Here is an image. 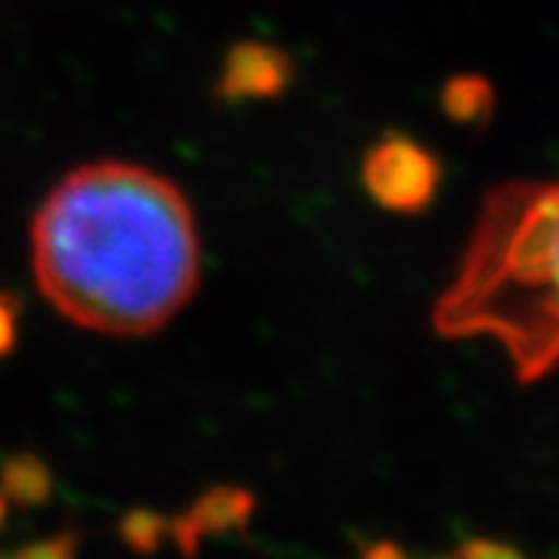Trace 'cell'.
Here are the masks:
<instances>
[{
    "mask_svg": "<svg viewBox=\"0 0 559 559\" xmlns=\"http://www.w3.org/2000/svg\"><path fill=\"white\" fill-rule=\"evenodd\" d=\"M32 264L62 318L106 336H146L193 299L200 230L175 180L134 162H91L47 193Z\"/></svg>",
    "mask_w": 559,
    "mask_h": 559,
    "instance_id": "6da1fadb",
    "label": "cell"
},
{
    "mask_svg": "<svg viewBox=\"0 0 559 559\" xmlns=\"http://www.w3.org/2000/svg\"><path fill=\"white\" fill-rule=\"evenodd\" d=\"M448 340H491L520 380L559 367V183L513 180L481 205L454 283L436 305Z\"/></svg>",
    "mask_w": 559,
    "mask_h": 559,
    "instance_id": "7a4b0ae2",
    "label": "cell"
},
{
    "mask_svg": "<svg viewBox=\"0 0 559 559\" xmlns=\"http://www.w3.org/2000/svg\"><path fill=\"white\" fill-rule=\"evenodd\" d=\"M364 187L389 212H419L436 200L441 168L439 159L404 134H385L373 143L360 165Z\"/></svg>",
    "mask_w": 559,
    "mask_h": 559,
    "instance_id": "3957f363",
    "label": "cell"
},
{
    "mask_svg": "<svg viewBox=\"0 0 559 559\" xmlns=\"http://www.w3.org/2000/svg\"><path fill=\"white\" fill-rule=\"evenodd\" d=\"M289 75H293V66L280 47L246 40L224 57L218 97L221 100H267L286 91Z\"/></svg>",
    "mask_w": 559,
    "mask_h": 559,
    "instance_id": "277c9868",
    "label": "cell"
},
{
    "mask_svg": "<svg viewBox=\"0 0 559 559\" xmlns=\"http://www.w3.org/2000/svg\"><path fill=\"white\" fill-rule=\"evenodd\" d=\"M488 106H491V94L481 79H457L444 91V109L451 112V119L479 121L485 119Z\"/></svg>",
    "mask_w": 559,
    "mask_h": 559,
    "instance_id": "5b68a950",
    "label": "cell"
},
{
    "mask_svg": "<svg viewBox=\"0 0 559 559\" xmlns=\"http://www.w3.org/2000/svg\"><path fill=\"white\" fill-rule=\"evenodd\" d=\"M457 559H528L522 550L510 547V544H500V540H488V538H476L466 540L460 547Z\"/></svg>",
    "mask_w": 559,
    "mask_h": 559,
    "instance_id": "8992f818",
    "label": "cell"
},
{
    "mask_svg": "<svg viewBox=\"0 0 559 559\" xmlns=\"http://www.w3.org/2000/svg\"><path fill=\"white\" fill-rule=\"evenodd\" d=\"M20 336V320H16V305L10 301V296L0 293V358L13 352Z\"/></svg>",
    "mask_w": 559,
    "mask_h": 559,
    "instance_id": "52a82bcc",
    "label": "cell"
},
{
    "mask_svg": "<svg viewBox=\"0 0 559 559\" xmlns=\"http://www.w3.org/2000/svg\"><path fill=\"white\" fill-rule=\"evenodd\" d=\"M367 559H407V557L401 554L395 544H377V547L367 554Z\"/></svg>",
    "mask_w": 559,
    "mask_h": 559,
    "instance_id": "ba28073f",
    "label": "cell"
},
{
    "mask_svg": "<svg viewBox=\"0 0 559 559\" xmlns=\"http://www.w3.org/2000/svg\"><path fill=\"white\" fill-rule=\"evenodd\" d=\"M20 559H62V554L50 547V550H38V554H28V557H20Z\"/></svg>",
    "mask_w": 559,
    "mask_h": 559,
    "instance_id": "9c48e42d",
    "label": "cell"
},
{
    "mask_svg": "<svg viewBox=\"0 0 559 559\" xmlns=\"http://www.w3.org/2000/svg\"><path fill=\"white\" fill-rule=\"evenodd\" d=\"M0 513H3V498H0Z\"/></svg>",
    "mask_w": 559,
    "mask_h": 559,
    "instance_id": "30bf717a",
    "label": "cell"
}]
</instances>
